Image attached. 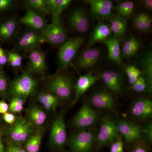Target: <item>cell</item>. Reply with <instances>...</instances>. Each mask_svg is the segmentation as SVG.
<instances>
[{"instance_id":"6da1fadb","label":"cell","mask_w":152,"mask_h":152,"mask_svg":"<svg viewBox=\"0 0 152 152\" xmlns=\"http://www.w3.org/2000/svg\"><path fill=\"white\" fill-rule=\"evenodd\" d=\"M41 80L34 77L27 72H23L11 83L9 94L12 98L19 97L26 100L34 94Z\"/></svg>"},{"instance_id":"7a4b0ae2","label":"cell","mask_w":152,"mask_h":152,"mask_svg":"<svg viewBox=\"0 0 152 152\" xmlns=\"http://www.w3.org/2000/svg\"><path fill=\"white\" fill-rule=\"evenodd\" d=\"M83 43V39L81 37H74L68 39L60 46L58 53L59 71L66 69L72 64Z\"/></svg>"},{"instance_id":"3957f363","label":"cell","mask_w":152,"mask_h":152,"mask_svg":"<svg viewBox=\"0 0 152 152\" xmlns=\"http://www.w3.org/2000/svg\"><path fill=\"white\" fill-rule=\"evenodd\" d=\"M49 92L60 100L69 99L72 96L73 83L69 76L64 74H58L49 81L48 85Z\"/></svg>"},{"instance_id":"277c9868","label":"cell","mask_w":152,"mask_h":152,"mask_svg":"<svg viewBox=\"0 0 152 152\" xmlns=\"http://www.w3.org/2000/svg\"><path fill=\"white\" fill-rule=\"evenodd\" d=\"M41 34L43 43H48L55 46H61L67 39L66 31L60 19H52Z\"/></svg>"},{"instance_id":"5b68a950","label":"cell","mask_w":152,"mask_h":152,"mask_svg":"<svg viewBox=\"0 0 152 152\" xmlns=\"http://www.w3.org/2000/svg\"><path fill=\"white\" fill-rule=\"evenodd\" d=\"M117 124L113 118L105 115L101 119L99 130L96 137L98 148L107 145L118 135Z\"/></svg>"},{"instance_id":"8992f818","label":"cell","mask_w":152,"mask_h":152,"mask_svg":"<svg viewBox=\"0 0 152 152\" xmlns=\"http://www.w3.org/2000/svg\"><path fill=\"white\" fill-rule=\"evenodd\" d=\"M96 136L92 131L83 130L75 133L70 139L69 144L73 152H90L96 141Z\"/></svg>"},{"instance_id":"52a82bcc","label":"cell","mask_w":152,"mask_h":152,"mask_svg":"<svg viewBox=\"0 0 152 152\" xmlns=\"http://www.w3.org/2000/svg\"><path fill=\"white\" fill-rule=\"evenodd\" d=\"M34 134V128L26 119L19 118L11 125L8 130L7 134L10 140L19 144L26 143Z\"/></svg>"},{"instance_id":"ba28073f","label":"cell","mask_w":152,"mask_h":152,"mask_svg":"<svg viewBox=\"0 0 152 152\" xmlns=\"http://www.w3.org/2000/svg\"><path fill=\"white\" fill-rule=\"evenodd\" d=\"M67 140L66 125L63 112L55 118L51 128L50 142L52 146L58 150H62Z\"/></svg>"},{"instance_id":"9c48e42d","label":"cell","mask_w":152,"mask_h":152,"mask_svg":"<svg viewBox=\"0 0 152 152\" xmlns=\"http://www.w3.org/2000/svg\"><path fill=\"white\" fill-rule=\"evenodd\" d=\"M99 119V115L87 104H85L77 113L72 121L74 128L85 129L96 124Z\"/></svg>"},{"instance_id":"30bf717a","label":"cell","mask_w":152,"mask_h":152,"mask_svg":"<svg viewBox=\"0 0 152 152\" xmlns=\"http://www.w3.org/2000/svg\"><path fill=\"white\" fill-rule=\"evenodd\" d=\"M28 72L44 75L47 70L45 55L39 47L28 52Z\"/></svg>"},{"instance_id":"8fae6325","label":"cell","mask_w":152,"mask_h":152,"mask_svg":"<svg viewBox=\"0 0 152 152\" xmlns=\"http://www.w3.org/2000/svg\"><path fill=\"white\" fill-rule=\"evenodd\" d=\"M85 2L90 6L93 17L110 21L113 17V2L109 0H86Z\"/></svg>"},{"instance_id":"7c38bea8","label":"cell","mask_w":152,"mask_h":152,"mask_svg":"<svg viewBox=\"0 0 152 152\" xmlns=\"http://www.w3.org/2000/svg\"><path fill=\"white\" fill-rule=\"evenodd\" d=\"M89 102L90 104L98 109L111 110L116 107V102L113 96L104 90L95 92L91 95Z\"/></svg>"},{"instance_id":"4fadbf2b","label":"cell","mask_w":152,"mask_h":152,"mask_svg":"<svg viewBox=\"0 0 152 152\" xmlns=\"http://www.w3.org/2000/svg\"><path fill=\"white\" fill-rule=\"evenodd\" d=\"M26 9V13L20 19L19 23L27 26L30 29L40 32L43 31L48 25L45 17L28 8Z\"/></svg>"},{"instance_id":"5bb4252c","label":"cell","mask_w":152,"mask_h":152,"mask_svg":"<svg viewBox=\"0 0 152 152\" xmlns=\"http://www.w3.org/2000/svg\"><path fill=\"white\" fill-rule=\"evenodd\" d=\"M117 126L119 133L124 136L126 143L132 142L141 137L143 129L138 125L121 119L117 123Z\"/></svg>"},{"instance_id":"9a60e30c","label":"cell","mask_w":152,"mask_h":152,"mask_svg":"<svg viewBox=\"0 0 152 152\" xmlns=\"http://www.w3.org/2000/svg\"><path fill=\"white\" fill-rule=\"evenodd\" d=\"M42 43L40 32L30 29L23 33L19 38L17 47L21 50L29 52Z\"/></svg>"},{"instance_id":"2e32d148","label":"cell","mask_w":152,"mask_h":152,"mask_svg":"<svg viewBox=\"0 0 152 152\" xmlns=\"http://www.w3.org/2000/svg\"><path fill=\"white\" fill-rule=\"evenodd\" d=\"M68 22L70 27L78 33H86L89 28V22L86 13L80 8L75 9L71 12Z\"/></svg>"},{"instance_id":"e0dca14e","label":"cell","mask_w":152,"mask_h":152,"mask_svg":"<svg viewBox=\"0 0 152 152\" xmlns=\"http://www.w3.org/2000/svg\"><path fill=\"white\" fill-rule=\"evenodd\" d=\"M133 116L140 120L150 118L152 115V102L147 98H140L134 101L131 108Z\"/></svg>"},{"instance_id":"ac0fdd59","label":"cell","mask_w":152,"mask_h":152,"mask_svg":"<svg viewBox=\"0 0 152 152\" xmlns=\"http://www.w3.org/2000/svg\"><path fill=\"white\" fill-rule=\"evenodd\" d=\"M99 79V77L93 75L92 72H89L83 75H79V78L75 86V99L72 104H75L79 98L94 84Z\"/></svg>"},{"instance_id":"d6986e66","label":"cell","mask_w":152,"mask_h":152,"mask_svg":"<svg viewBox=\"0 0 152 152\" xmlns=\"http://www.w3.org/2000/svg\"><path fill=\"white\" fill-rule=\"evenodd\" d=\"M18 30V23L14 18H7L0 22V41L8 42L15 38Z\"/></svg>"},{"instance_id":"ffe728a7","label":"cell","mask_w":152,"mask_h":152,"mask_svg":"<svg viewBox=\"0 0 152 152\" xmlns=\"http://www.w3.org/2000/svg\"><path fill=\"white\" fill-rule=\"evenodd\" d=\"M101 54L99 48L87 49L82 53L79 57L77 63V66L81 69L92 67L99 61Z\"/></svg>"},{"instance_id":"44dd1931","label":"cell","mask_w":152,"mask_h":152,"mask_svg":"<svg viewBox=\"0 0 152 152\" xmlns=\"http://www.w3.org/2000/svg\"><path fill=\"white\" fill-rule=\"evenodd\" d=\"M100 77L106 86L112 91L120 93L122 91V79L117 72L112 70L105 71L102 73Z\"/></svg>"},{"instance_id":"7402d4cb","label":"cell","mask_w":152,"mask_h":152,"mask_svg":"<svg viewBox=\"0 0 152 152\" xmlns=\"http://www.w3.org/2000/svg\"><path fill=\"white\" fill-rule=\"evenodd\" d=\"M112 32L110 26L103 22L99 23L93 31L88 43V49L98 42H104L110 39Z\"/></svg>"},{"instance_id":"603a6c76","label":"cell","mask_w":152,"mask_h":152,"mask_svg":"<svg viewBox=\"0 0 152 152\" xmlns=\"http://www.w3.org/2000/svg\"><path fill=\"white\" fill-rule=\"evenodd\" d=\"M47 118L46 113L38 106H32L28 111L26 120L33 128L42 127L46 121Z\"/></svg>"},{"instance_id":"cb8c5ba5","label":"cell","mask_w":152,"mask_h":152,"mask_svg":"<svg viewBox=\"0 0 152 152\" xmlns=\"http://www.w3.org/2000/svg\"><path fill=\"white\" fill-rule=\"evenodd\" d=\"M108 49L109 58L117 64H121L122 61L121 56L120 40L118 38H110L104 42Z\"/></svg>"},{"instance_id":"d4e9b609","label":"cell","mask_w":152,"mask_h":152,"mask_svg":"<svg viewBox=\"0 0 152 152\" xmlns=\"http://www.w3.org/2000/svg\"><path fill=\"white\" fill-rule=\"evenodd\" d=\"M142 74L147 82L146 91L149 94L152 91V54L148 52L144 56L142 62Z\"/></svg>"},{"instance_id":"484cf974","label":"cell","mask_w":152,"mask_h":152,"mask_svg":"<svg viewBox=\"0 0 152 152\" xmlns=\"http://www.w3.org/2000/svg\"><path fill=\"white\" fill-rule=\"evenodd\" d=\"M110 28L112 33L116 38L122 37L127 29L126 18L120 16L118 15H114L110 20Z\"/></svg>"},{"instance_id":"4316f807","label":"cell","mask_w":152,"mask_h":152,"mask_svg":"<svg viewBox=\"0 0 152 152\" xmlns=\"http://www.w3.org/2000/svg\"><path fill=\"white\" fill-rule=\"evenodd\" d=\"M141 42L138 39L131 37L125 41L123 45L122 53L126 58H129L137 53L140 47Z\"/></svg>"},{"instance_id":"83f0119b","label":"cell","mask_w":152,"mask_h":152,"mask_svg":"<svg viewBox=\"0 0 152 152\" xmlns=\"http://www.w3.org/2000/svg\"><path fill=\"white\" fill-rule=\"evenodd\" d=\"M42 130L33 134L25 143V149L27 152H39L42 138Z\"/></svg>"},{"instance_id":"f1b7e54d","label":"cell","mask_w":152,"mask_h":152,"mask_svg":"<svg viewBox=\"0 0 152 152\" xmlns=\"http://www.w3.org/2000/svg\"><path fill=\"white\" fill-rule=\"evenodd\" d=\"M24 3L26 7L28 8L44 17L50 15L46 0H26L24 1Z\"/></svg>"},{"instance_id":"f546056e","label":"cell","mask_w":152,"mask_h":152,"mask_svg":"<svg viewBox=\"0 0 152 152\" xmlns=\"http://www.w3.org/2000/svg\"><path fill=\"white\" fill-rule=\"evenodd\" d=\"M134 6V4L132 1H125L118 5L116 8V10L118 15L127 19L132 13Z\"/></svg>"},{"instance_id":"4dcf8cb0","label":"cell","mask_w":152,"mask_h":152,"mask_svg":"<svg viewBox=\"0 0 152 152\" xmlns=\"http://www.w3.org/2000/svg\"><path fill=\"white\" fill-rule=\"evenodd\" d=\"M125 71L131 86L134 84L142 75V71L134 66H127L125 68Z\"/></svg>"},{"instance_id":"1f68e13d","label":"cell","mask_w":152,"mask_h":152,"mask_svg":"<svg viewBox=\"0 0 152 152\" xmlns=\"http://www.w3.org/2000/svg\"><path fill=\"white\" fill-rule=\"evenodd\" d=\"M72 2L71 0H59L56 11L52 15V19H60L63 11L69 7Z\"/></svg>"},{"instance_id":"d6a6232c","label":"cell","mask_w":152,"mask_h":152,"mask_svg":"<svg viewBox=\"0 0 152 152\" xmlns=\"http://www.w3.org/2000/svg\"><path fill=\"white\" fill-rule=\"evenodd\" d=\"M38 100L39 102L48 110L55 111L58 106L49 102L47 99L45 92H42L38 96Z\"/></svg>"},{"instance_id":"836d02e7","label":"cell","mask_w":152,"mask_h":152,"mask_svg":"<svg viewBox=\"0 0 152 152\" xmlns=\"http://www.w3.org/2000/svg\"><path fill=\"white\" fill-rule=\"evenodd\" d=\"M147 82L143 75L139 78L137 81L132 86V88L133 91L138 93H141L147 89Z\"/></svg>"},{"instance_id":"e575fe53","label":"cell","mask_w":152,"mask_h":152,"mask_svg":"<svg viewBox=\"0 0 152 152\" xmlns=\"http://www.w3.org/2000/svg\"><path fill=\"white\" fill-rule=\"evenodd\" d=\"M9 89L8 80L4 71L0 69V96H4Z\"/></svg>"},{"instance_id":"d590c367","label":"cell","mask_w":152,"mask_h":152,"mask_svg":"<svg viewBox=\"0 0 152 152\" xmlns=\"http://www.w3.org/2000/svg\"><path fill=\"white\" fill-rule=\"evenodd\" d=\"M110 152H124V142L122 135H118L112 142Z\"/></svg>"},{"instance_id":"8d00e7d4","label":"cell","mask_w":152,"mask_h":152,"mask_svg":"<svg viewBox=\"0 0 152 152\" xmlns=\"http://www.w3.org/2000/svg\"><path fill=\"white\" fill-rule=\"evenodd\" d=\"M146 13L142 12L137 15L134 19V25L136 28L139 31H144V22Z\"/></svg>"},{"instance_id":"74e56055","label":"cell","mask_w":152,"mask_h":152,"mask_svg":"<svg viewBox=\"0 0 152 152\" xmlns=\"http://www.w3.org/2000/svg\"><path fill=\"white\" fill-rule=\"evenodd\" d=\"M7 152H27L20 145L11 140L7 142Z\"/></svg>"},{"instance_id":"f35d334b","label":"cell","mask_w":152,"mask_h":152,"mask_svg":"<svg viewBox=\"0 0 152 152\" xmlns=\"http://www.w3.org/2000/svg\"><path fill=\"white\" fill-rule=\"evenodd\" d=\"M15 3L12 0H0V12H7L13 8Z\"/></svg>"},{"instance_id":"ab89813d","label":"cell","mask_w":152,"mask_h":152,"mask_svg":"<svg viewBox=\"0 0 152 152\" xmlns=\"http://www.w3.org/2000/svg\"><path fill=\"white\" fill-rule=\"evenodd\" d=\"M143 132L145 134V137L147 142L151 144L152 142V123L150 122L148 123L146 127L143 129Z\"/></svg>"},{"instance_id":"60d3db41","label":"cell","mask_w":152,"mask_h":152,"mask_svg":"<svg viewBox=\"0 0 152 152\" xmlns=\"http://www.w3.org/2000/svg\"><path fill=\"white\" fill-rule=\"evenodd\" d=\"M59 0H46L48 10L50 15H53L56 9Z\"/></svg>"},{"instance_id":"b9f144b4","label":"cell","mask_w":152,"mask_h":152,"mask_svg":"<svg viewBox=\"0 0 152 152\" xmlns=\"http://www.w3.org/2000/svg\"><path fill=\"white\" fill-rule=\"evenodd\" d=\"M8 53L15 60L18 67V69H21L23 60L22 55L15 52H8Z\"/></svg>"},{"instance_id":"7bdbcfd3","label":"cell","mask_w":152,"mask_h":152,"mask_svg":"<svg viewBox=\"0 0 152 152\" xmlns=\"http://www.w3.org/2000/svg\"><path fill=\"white\" fill-rule=\"evenodd\" d=\"M2 118L4 121L11 125L13 124L17 119L16 116L15 114L8 112L3 114Z\"/></svg>"},{"instance_id":"ee69618b","label":"cell","mask_w":152,"mask_h":152,"mask_svg":"<svg viewBox=\"0 0 152 152\" xmlns=\"http://www.w3.org/2000/svg\"><path fill=\"white\" fill-rule=\"evenodd\" d=\"M8 63L7 53L0 46V66H4Z\"/></svg>"},{"instance_id":"f6af8a7d","label":"cell","mask_w":152,"mask_h":152,"mask_svg":"<svg viewBox=\"0 0 152 152\" xmlns=\"http://www.w3.org/2000/svg\"><path fill=\"white\" fill-rule=\"evenodd\" d=\"M23 110V106L10 104L9 110L11 113H20Z\"/></svg>"},{"instance_id":"bcb514c9","label":"cell","mask_w":152,"mask_h":152,"mask_svg":"<svg viewBox=\"0 0 152 152\" xmlns=\"http://www.w3.org/2000/svg\"><path fill=\"white\" fill-rule=\"evenodd\" d=\"M152 23L151 18L148 14H146L144 22V31L148 32L151 29Z\"/></svg>"},{"instance_id":"7dc6e473","label":"cell","mask_w":152,"mask_h":152,"mask_svg":"<svg viewBox=\"0 0 152 152\" xmlns=\"http://www.w3.org/2000/svg\"><path fill=\"white\" fill-rule=\"evenodd\" d=\"M9 105L4 100L0 101V114H4L9 111Z\"/></svg>"},{"instance_id":"c3c4849f","label":"cell","mask_w":152,"mask_h":152,"mask_svg":"<svg viewBox=\"0 0 152 152\" xmlns=\"http://www.w3.org/2000/svg\"><path fill=\"white\" fill-rule=\"evenodd\" d=\"M131 152H148L146 148L144 145L139 144L136 145L133 148Z\"/></svg>"},{"instance_id":"681fc988","label":"cell","mask_w":152,"mask_h":152,"mask_svg":"<svg viewBox=\"0 0 152 152\" xmlns=\"http://www.w3.org/2000/svg\"><path fill=\"white\" fill-rule=\"evenodd\" d=\"M143 5L146 8L151 10H152V0H145L143 1Z\"/></svg>"},{"instance_id":"f907efd6","label":"cell","mask_w":152,"mask_h":152,"mask_svg":"<svg viewBox=\"0 0 152 152\" xmlns=\"http://www.w3.org/2000/svg\"><path fill=\"white\" fill-rule=\"evenodd\" d=\"M0 152H4V146L2 140V133L0 132Z\"/></svg>"}]
</instances>
